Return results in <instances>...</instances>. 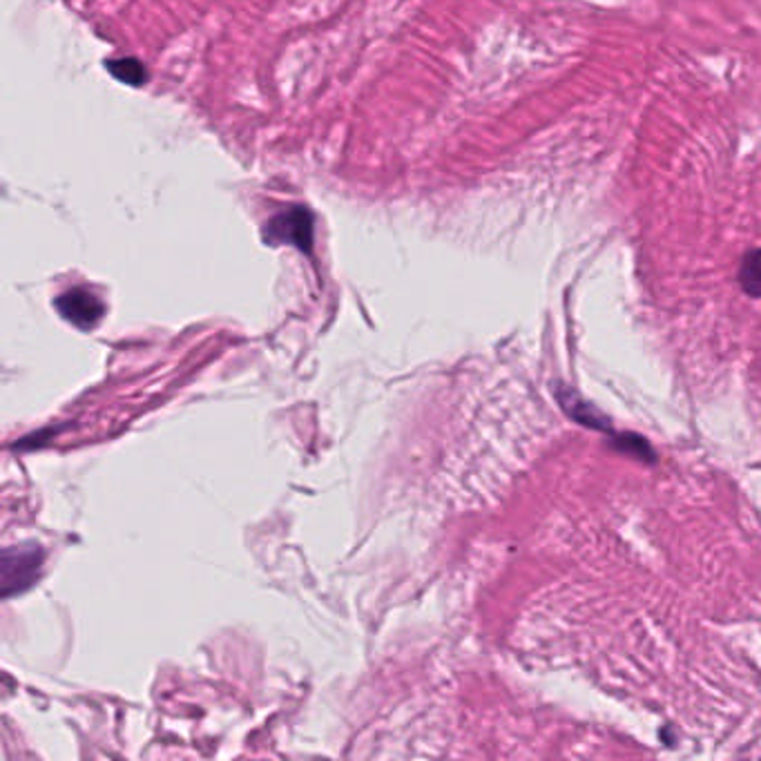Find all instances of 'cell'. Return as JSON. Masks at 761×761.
I'll use <instances>...</instances> for the list:
<instances>
[{"mask_svg": "<svg viewBox=\"0 0 761 761\" xmlns=\"http://www.w3.org/2000/svg\"><path fill=\"white\" fill-rule=\"evenodd\" d=\"M739 284L746 295L761 297V248L750 250L739 266Z\"/></svg>", "mask_w": 761, "mask_h": 761, "instance_id": "4", "label": "cell"}, {"mask_svg": "<svg viewBox=\"0 0 761 761\" xmlns=\"http://www.w3.org/2000/svg\"><path fill=\"white\" fill-rule=\"evenodd\" d=\"M59 313L72 321L79 329H92V326L103 317V304L96 295L83 289H74L57 300Z\"/></svg>", "mask_w": 761, "mask_h": 761, "instance_id": "2", "label": "cell"}, {"mask_svg": "<svg viewBox=\"0 0 761 761\" xmlns=\"http://www.w3.org/2000/svg\"><path fill=\"white\" fill-rule=\"evenodd\" d=\"M266 239L270 244H291L308 250L313 244V214L304 208H291L278 214L266 226Z\"/></svg>", "mask_w": 761, "mask_h": 761, "instance_id": "1", "label": "cell"}, {"mask_svg": "<svg viewBox=\"0 0 761 761\" xmlns=\"http://www.w3.org/2000/svg\"><path fill=\"white\" fill-rule=\"evenodd\" d=\"M38 570V561H36V554L32 552H16V563H12V559L5 554V565H3V574H12L16 572L14 578H10L5 583V594L10 596L12 592H19L23 589L25 585H30L34 572Z\"/></svg>", "mask_w": 761, "mask_h": 761, "instance_id": "3", "label": "cell"}, {"mask_svg": "<svg viewBox=\"0 0 761 761\" xmlns=\"http://www.w3.org/2000/svg\"><path fill=\"white\" fill-rule=\"evenodd\" d=\"M110 70L117 79L126 81V83H132V85H139L143 79H145V70L143 66H139L137 61H119V63H110Z\"/></svg>", "mask_w": 761, "mask_h": 761, "instance_id": "5", "label": "cell"}]
</instances>
